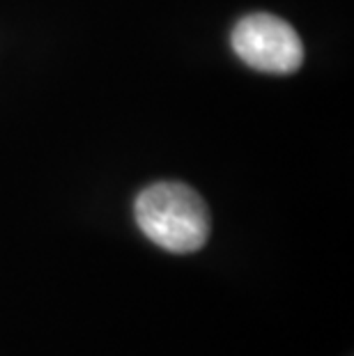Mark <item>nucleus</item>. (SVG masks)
Masks as SVG:
<instances>
[{
	"mask_svg": "<svg viewBox=\"0 0 354 356\" xmlns=\"http://www.w3.org/2000/svg\"><path fill=\"white\" fill-rule=\"evenodd\" d=\"M134 216L152 244L175 255L200 251L212 232L205 200L182 181H156L143 188L134 202Z\"/></svg>",
	"mask_w": 354,
	"mask_h": 356,
	"instance_id": "obj_1",
	"label": "nucleus"
},
{
	"mask_svg": "<svg viewBox=\"0 0 354 356\" xmlns=\"http://www.w3.org/2000/svg\"><path fill=\"white\" fill-rule=\"evenodd\" d=\"M230 44L244 65L262 74L288 76L304 63V44L297 30L276 14L258 12L239 19Z\"/></svg>",
	"mask_w": 354,
	"mask_h": 356,
	"instance_id": "obj_2",
	"label": "nucleus"
}]
</instances>
